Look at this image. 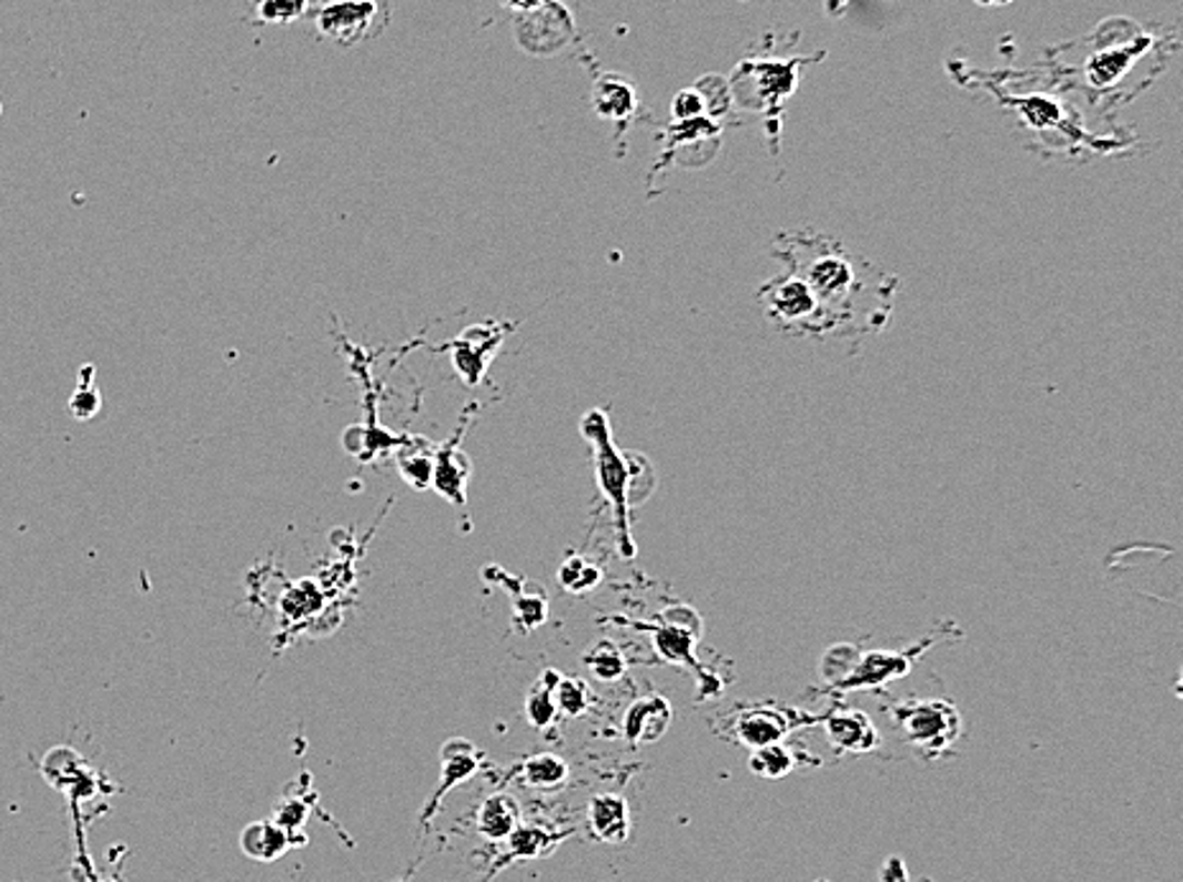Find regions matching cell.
Masks as SVG:
<instances>
[{
    "label": "cell",
    "instance_id": "cell-20",
    "mask_svg": "<svg viewBox=\"0 0 1183 882\" xmlns=\"http://www.w3.org/2000/svg\"><path fill=\"white\" fill-rule=\"evenodd\" d=\"M589 701L592 693L587 681L564 679L562 676L559 683L554 687V704L562 717H582L589 709Z\"/></svg>",
    "mask_w": 1183,
    "mask_h": 882
},
{
    "label": "cell",
    "instance_id": "cell-18",
    "mask_svg": "<svg viewBox=\"0 0 1183 882\" xmlns=\"http://www.w3.org/2000/svg\"><path fill=\"white\" fill-rule=\"evenodd\" d=\"M562 837H554L542 827H526L518 824L508 837L510 842V858L513 860H536L544 854L554 852V846L559 844Z\"/></svg>",
    "mask_w": 1183,
    "mask_h": 882
},
{
    "label": "cell",
    "instance_id": "cell-5",
    "mask_svg": "<svg viewBox=\"0 0 1183 882\" xmlns=\"http://www.w3.org/2000/svg\"><path fill=\"white\" fill-rule=\"evenodd\" d=\"M906 740L923 756H939L962 732V717L949 699H908L890 709Z\"/></svg>",
    "mask_w": 1183,
    "mask_h": 882
},
{
    "label": "cell",
    "instance_id": "cell-10",
    "mask_svg": "<svg viewBox=\"0 0 1183 882\" xmlns=\"http://www.w3.org/2000/svg\"><path fill=\"white\" fill-rule=\"evenodd\" d=\"M831 748L842 752H872L880 748V732L872 719L860 709H835L825 722Z\"/></svg>",
    "mask_w": 1183,
    "mask_h": 882
},
{
    "label": "cell",
    "instance_id": "cell-1",
    "mask_svg": "<svg viewBox=\"0 0 1183 882\" xmlns=\"http://www.w3.org/2000/svg\"><path fill=\"white\" fill-rule=\"evenodd\" d=\"M774 255L813 291L829 337L860 342L893 316L900 286L896 273L847 251L837 237L811 230L783 233L774 243Z\"/></svg>",
    "mask_w": 1183,
    "mask_h": 882
},
{
    "label": "cell",
    "instance_id": "cell-16",
    "mask_svg": "<svg viewBox=\"0 0 1183 882\" xmlns=\"http://www.w3.org/2000/svg\"><path fill=\"white\" fill-rule=\"evenodd\" d=\"M559 679H562L559 671H546L528 691L526 717L536 730H546V727L554 724L556 717H559L554 704V687L559 683Z\"/></svg>",
    "mask_w": 1183,
    "mask_h": 882
},
{
    "label": "cell",
    "instance_id": "cell-25",
    "mask_svg": "<svg viewBox=\"0 0 1183 882\" xmlns=\"http://www.w3.org/2000/svg\"><path fill=\"white\" fill-rule=\"evenodd\" d=\"M505 6L513 8V11H523V13H530L536 11V8H544L548 3H554V0H503Z\"/></svg>",
    "mask_w": 1183,
    "mask_h": 882
},
{
    "label": "cell",
    "instance_id": "cell-17",
    "mask_svg": "<svg viewBox=\"0 0 1183 882\" xmlns=\"http://www.w3.org/2000/svg\"><path fill=\"white\" fill-rule=\"evenodd\" d=\"M748 768L758 778H766V781H781L796 768V756L783 742L762 744V748L752 750Z\"/></svg>",
    "mask_w": 1183,
    "mask_h": 882
},
{
    "label": "cell",
    "instance_id": "cell-2",
    "mask_svg": "<svg viewBox=\"0 0 1183 882\" xmlns=\"http://www.w3.org/2000/svg\"><path fill=\"white\" fill-rule=\"evenodd\" d=\"M582 434L587 436L592 449H595V469L597 485L610 500L617 520V534H620L623 556L636 554L630 538V505H638L654 493L656 475L650 469L648 459L636 452H620L610 439V426L603 410L595 408L582 418Z\"/></svg>",
    "mask_w": 1183,
    "mask_h": 882
},
{
    "label": "cell",
    "instance_id": "cell-15",
    "mask_svg": "<svg viewBox=\"0 0 1183 882\" xmlns=\"http://www.w3.org/2000/svg\"><path fill=\"white\" fill-rule=\"evenodd\" d=\"M523 781L544 793L559 791V788H564L569 781L567 760L554 756V752H538V756H530L526 763H523Z\"/></svg>",
    "mask_w": 1183,
    "mask_h": 882
},
{
    "label": "cell",
    "instance_id": "cell-26",
    "mask_svg": "<svg viewBox=\"0 0 1183 882\" xmlns=\"http://www.w3.org/2000/svg\"><path fill=\"white\" fill-rule=\"evenodd\" d=\"M253 3H255V6H259V3H263V0H253Z\"/></svg>",
    "mask_w": 1183,
    "mask_h": 882
},
{
    "label": "cell",
    "instance_id": "cell-3",
    "mask_svg": "<svg viewBox=\"0 0 1183 882\" xmlns=\"http://www.w3.org/2000/svg\"><path fill=\"white\" fill-rule=\"evenodd\" d=\"M962 638V630L954 622H939V628L929 632L921 643L906 650H860L852 643L831 646L821 658V681L835 691L880 689L886 683L903 679L913 663L941 640Z\"/></svg>",
    "mask_w": 1183,
    "mask_h": 882
},
{
    "label": "cell",
    "instance_id": "cell-23",
    "mask_svg": "<svg viewBox=\"0 0 1183 882\" xmlns=\"http://www.w3.org/2000/svg\"><path fill=\"white\" fill-rule=\"evenodd\" d=\"M255 8H259V19L265 23H291L306 13L309 0H263Z\"/></svg>",
    "mask_w": 1183,
    "mask_h": 882
},
{
    "label": "cell",
    "instance_id": "cell-21",
    "mask_svg": "<svg viewBox=\"0 0 1183 882\" xmlns=\"http://www.w3.org/2000/svg\"><path fill=\"white\" fill-rule=\"evenodd\" d=\"M595 105H597V113H603V118H628L630 108H633L630 88L617 80L599 82V88L595 92Z\"/></svg>",
    "mask_w": 1183,
    "mask_h": 882
},
{
    "label": "cell",
    "instance_id": "cell-11",
    "mask_svg": "<svg viewBox=\"0 0 1183 882\" xmlns=\"http://www.w3.org/2000/svg\"><path fill=\"white\" fill-rule=\"evenodd\" d=\"M589 829L599 842L605 844H625L633 834L630 807L620 793H597L589 799L587 807Z\"/></svg>",
    "mask_w": 1183,
    "mask_h": 882
},
{
    "label": "cell",
    "instance_id": "cell-13",
    "mask_svg": "<svg viewBox=\"0 0 1183 882\" xmlns=\"http://www.w3.org/2000/svg\"><path fill=\"white\" fill-rule=\"evenodd\" d=\"M240 846L247 858L259 862H273L289 852V832L276 821H253L240 834Z\"/></svg>",
    "mask_w": 1183,
    "mask_h": 882
},
{
    "label": "cell",
    "instance_id": "cell-24",
    "mask_svg": "<svg viewBox=\"0 0 1183 882\" xmlns=\"http://www.w3.org/2000/svg\"><path fill=\"white\" fill-rule=\"evenodd\" d=\"M880 882H911V878H908V870H906L903 860H900V858H888L886 862H882Z\"/></svg>",
    "mask_w": 1183,
    "mask_h": 882
},
{
    "label": "cell",
    "instance_id": "cell-12",
    "mask_svg": "<svg viewBox=\"0 0 1183 882\" xmlns=\"http://www.w3.org/2000/svg\"><path fill=\"white\" fill-rule=\"evenodd\" d=\"M518 824L520 803L516 795L510 793H493L491 799L483 801V807L477 811V832L493 839V842L508 839Z\"/></svg>",
    "mask_w": 1183,
    "mask_h": 882
},
{
    "label": "cell",
    "instance_id": "cell-22",
    "mask_svg": "<svg viewBox=\"0 0 1183 882\" xmlns=\"http://www.w3.org/2000/svg\"><path fill=\"white\" fill-rule=\"evenodd\" d=\"M599 579H603V571H599L592 561L582 559V556H574V559L564 561V567L559 571L562 587L574 595L595 589L599 585Z\"/></svg>",
    "mask_w": 1183,
    "mask_h": 882
},
{
    "label": "cell",
    "instance_id": "cell-7",
    "mask_svg": "<svg viewBox=\"0 0 1183 882\" xmlns=\"http://www.w3.org/2000/svg\"><path fill=\"white\" fill-rule=\"evenodd\" d=\"M701 636V620L699 615L689 610V607H674L666 612V620L661 628H656V648L666 661L681 663L697 671V676L705 683V668L694 658V648L699 643Z\"/></svg>",
    "mask_w": 1183,
    "mask_h": 882
},
{
    "label": "cell",
    "instance_id": "cell-4",
    "mask_svg": "<svg viewBox=\"0 0 1183 882\" xmlns=\"http://www.w3.org/2000/svg\"><path fill=\"white\" fill-rule=\"evenodd\" d=\"M758 302L766 312L768 322L783 334L791 337H811L829 339V327L825 312L813 296V291L806 286L796 273L786 271L781 276H774L758 288Z\"/></svg>",
    "mask_w": 1183,
    "mask_h": 882
},
{
    "label": "cell",
    "instance_id": "cell-14",
    "mask_svg": "<svg viewBox=\"0 0 1183 882\" xmlns=\"http://www.w3.org/2000/svg\"><path fill=\"white\" fill-rule=\"evenodd\" d=\"M477 770V763H475V744L467 742V740H449L447 744H444L442 750V783H439V793L432 799V809L439 803V795L452 791L454 785L465 781V778L475 775Z\"/></svg>",
    "mask_w": 1183,
    "mask_h": 882
},
{
    "label": "cell",
    "instance_id": "cell-19",
    "mask_svg": "<svg viewBox=\"0 0 1183 882\" xmlns=\"http://www.w3.org/2000/svg\"><path fill=\"white\" fill-rule=\"evenodd\" d=\"M585 663L592 673H595V679L605 681V683H613L617 679H623V673L628 671V663H625V656L623 650L617 648L615 643H610V640H603V643H597L595 648L589 650V653L585 656Z\"/></svg>",
    "mask_w": 1183,
    "mask_h": 882
},
{
    "label": "cell",
    "instance_id": "cell-9",
    "mask_svg": "<svg viewBox=\"0 0 1183 882\" xmlns=\"http://www.w3.org/2000/svg\"><path fill=\"white\" fill-rule=\"evenodd\" d=\"M732 730H735L737 742H742L745 748L756 750V748H762V744L783 742L788 730H791V717H788V712L781 707H770V704L748 707L737 712Z\"/></svg>",
    "mask_w": 1183,
    "mask_h": 882
},
{
    "label": "cell",
    "instance_id": "cell-8",
    "mask_svg": "<svg viewBox=\"0 0 1183 882\" xmlns=\"http://www.w3.org/2000/svg\"><path fill=\"white\" fill-rule=\"evenodd\" d=\"M674 719V709L661 693H646L633 701L623 719V734L630 744H650L661 740L668 732V724Z\"/></svg>",
    "mask_w": 1183,
    "mask_h": 882
},
{
    "label": "cell",
    "instance_id": "cell-6",
    "mask_svg": "<svg viewBox=\"0 0 1183 882\" xmlns=\"http://www.w3.org/2000/svg\"><path fill=\"white\" fill-rule=\"evenodd\" d=\"M375 0H330L316 8V29L340 47H355L367 39L373 23L378 21Z\"/></svg>",
    "mask_w": 1183,
    "mask_h": 882
}]
</instances>
